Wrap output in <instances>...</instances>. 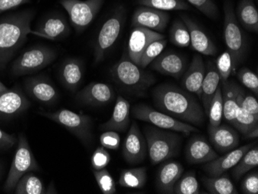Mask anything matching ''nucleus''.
<instances>
[{
  "instance_id": "nucleus-20",
  "label": "nucleus",
  "mask_w": 258,
  "mask_h": 194,
  "mask_svg": "<svg viewBox=\"0 0 258 194\" xmlns=\"http://www.w3.org/2000/svg\"><path fill=\"white\" fill-rule=\"evenodd\" d=\"M185 159L191 165L202 164L218 157L217 152L204 136H194L185 148Z\"/></svg>"
},
{
  "instance_id": "nucleus-1",
  "label": "nucleus",
  "mask_w": 258,
  "mask_h": 194,
  "mask_svg": "<svg viewBox=\"0 0 258 194\" xmlns=\"http://www.w3.org/2000/svg\"><path fill=\"white\" fill-rule=\"evenodd\" d=\"M155 107L175 119L192 125H202L205 113L198 101L182 88L170 84L158 85L152 91Z\"/></svg>"
},
{
  "instance_id": "nucleus-14",
  "label": "nucleus",
  "mask_w": 258,
  "mask_h": 194,
  "mask_svg": "<svg viewBox=\"0 0 258 194\" xmlns=\"http://www.w3.org/2000/svg\"><path fill=\"white\" fill-rule=\"evenodd\" d=\"M30 106V101L20 88L8 89L0 94V119L14 118Z\"/></svg>"
},
{
  "instance_id": "nucleus-41",
  "label": "nucleus",
  "mask_w": 258,
  "mask_h": 194,
  "mask_svg": "<svg viewBox=\"0 0 258 194\" xmlns=\"http://www.w3.org/2000/svg\"><path fill=\"white\" fill-rule=\"evenodd\" d=\"M167 45V40L166 38L159 39L154 40L149 43L141 56L139 67L142 68H146L149 66L159 55L162 53L164 49L166 48Z\"/></svg>"
},
{
  "instance_id": "nucleus-17",
  "label": "nucleus",
  "mask_w": 258,
  "mask_h": 194,
  "mask_svg": "<svg viewBox=\"0 0 258 194\" xmlns=\"http://www.w3.org/2000/svg\"><path fill=\"white\" fill-rule=\"evenodd\" d=\"M113 88L107 84L92 82L77 94L75 99L82 105L103 106L114 99Z\"/></svg>"
},
{
  "instance_id": "nucleus-30",
  "label": "nucleus",
  "mask_w": 258,
  "mask_h": 194,
  "mask_svg": "<svg viewBox=\"0 0 258 194\" xmlns=\"http://www.w3.org/2000/svg\"><path fill=\"white\" fill-rule=\"evenodd\" d=\"M147 181L146 167L133 168L121 171L118 179V184L122 187L141 189Z\"/></svg>"
},
{
  "instance_id": "nucleus-29",
  "label": "nucleus",
  "mask_w": 258,
  "mask_h": 194,
  "mask_svg": "<svg viewBox=\"0 0 258 194\" xmlns=\"http://www.w3.org/2000/svg\"><path fill=\"white\" fill-rule=\"evenodd\" d=\"M237 18L244 28L258 32V11L253 0H242L237 10Z\"/></svg>"
},
{
  "instance_id": "nucleus-12",
  "label": "nucleus",
  "mask_w": 258,
  "mask_h": 194,
  "mask_svg": "<svg viewBox=\"0 0 258 194\" xmlns=\"http://www.w3.org/2000/svg\"><path fill=\"white\" fill-rule=\"evenodd\" d=\"M147 153L146 138L136 121H133L123 144V157L130 164H139L144 161Z\"/></svg>"
},
{
  "instance_id": "nucleus-31",
  "label": "nucleus",
  "mask_w": 258,
  "mask_h": 194,
  "mask_svg": "<svg viewBox=\"0 0 258 194\" xmlns=\"http://www.w3.org/2000/svg\"><path fill=\"white\" fill-rule=\"evenodd\" d=\"M206 189L213 194H237V189L227 176L202 178Z\"/></svg>"
},
{
  "instance_id": "nucleus-10",
  "label": "nucleus",
  "mask_w": 258,
  "mask_h": 194,
  "mask_svg": "<svg viewBox=\"0 0 258 194\" xmlns=\"http://www.w3.org/2000/svg\"><path fill=\"white\" fill-rule=\"evenodd\" d=\"M132 113L136 119L150 123L162 130L182 133L187 136L191 133L199 132L198 128L192 124L175 119L166 113L156 111L145 104L135 105L132 109Z\"/></svg>"
},
{
  "instance_id": "nucleus-51",
  "label": "nucleus",
  "mask_w": 258,
  "mask_h": 194,
  "mask_svg": "<svg viewBox=\"0 0 258 194\" xmlns=\"http://www.w3.org/2000/svg\"><path fill=\"white\" fill-rule=\"evenodd\" d=\"M246 137L248 139H255L258 137V127L257 128H254L253 131L250 132L249 134L246 136Z\"/></svg>"
},
{
  "instance_id": "nucleus-32",
  "label": "nucleus",
  "mask_w": 258,
  "mask_h": 194,
  "mask_svg": "<svg viewBox=\"0 0 258 194\" xmlns=\"http://www.w3.org/2000/svg\"><path fill=\"white\" fill-rule=\"evenodd\" d=\"M14 192L17 194H43L46 193V190L40 178L32 172H29L20 178L14 189Z\"/></svg>"
},
{
  "instance_id": "nucleus-28",
  "label": "nucleus",
  "mask_w": 258,
  "mask_h": 194,
  "mask_svg": "<svg viewBox=\"0 0 258 194\" xmlns=\"http://www.w3.org/2000/svg\"><path fill=\"white\" fill-rule=\"evenodd\" d=\"M220 75L217 72V67L209 62L206 69V75L201 86V98L204 105V113L207 115L210 102L215 94L220 83Z\"/></svg>"
},
{
  "instance_id": "nucleus-43",
  "label": "nucleus",
  "mask_w": 258,
  "mask_h": 194,
  "mask_svg": "<svg viewBox=\"0 0 258 194\" xmlns=\"http://www.w3.org/2000/svg\"><path fill=\"white\" fill-rule=\"evenodd\" d=\"M192 7L200 10L208 18L217 20L219 17V10L214 0H185Z\"/></svg>"
},
{
  "instance_id": "nucleus-15",
  "label": "nucleus",
  "mask_w": 258,
  "mask_h": 194,
  "mask_svg": "<svg viewBox=\"0 0 258 194\" xmlns=\"http://www.w3.org/2000/svg\"><path fill=\"white\" fill-rule=\"evenodd\" d=\"M166 38L159 32L144 27H134L127 43V55L136 64L139 66L141 56L149 43L159 39Z\"/></svg>"
},
{
  "instance_id": "nucleus-7",
  "label": "nucleus",
  "mask_w": 258,
  "mask_h": 194,
  "mask_svg": "<svg viewBox=\"0 0 258 194\" xmlns=\"http://www.w3.org/2000/svg\"><path fill=\"white\" fill-rule=\"evenodd\" d=\"M125 18V8L123 6H119L114 10L108 20L104 22L95 42L94 53L95 64L104 60L108 50L118 40L124 27Z\"/></svg>"
},
{
  "instance_id": "nucleus-47",
  "label": "nucleus",
  "mask_w": 258,
  "mask_h": 194,
  "mask_svg": "<svg viewBox=\"0 0 258 194\" xmlns=\"http://www.w3.org/2000/svg\"><path fill=\"white\" fill-rule=\"evenodd\" d=\"M100 143L105 149L116 150L119 148L121 138L117 132L106 131L100 137Z\"/></svg>"
},
{
  "instance_id": "nucleus-24",
  "label": "nucleus",
  "mask_w": 258,
  "mask_h": 194,
  "mask_svg": "<svg viewBox=\"0 0 258 194\" xmlns=\"http://www.w3.org/2000/svg\"><path fill=\"white\" fill-rule=\"evenodd\" d=\"M69 32L70 27L64 17L53 15L43 20L37 30H33V34L54 40L66 37Z\"/></svg>"
},
{
  "instance_id": "nucleus-11",
  "label": "nucleus",
  "mask_w": 258,
  "mask_h": 194,
  "mask_svg": "<svg viewBox=\"0 0 258 194\" xmlns=\"http://www.w3.org/2000/svg\"><path fill=\"white\" fill-rule=\"evenodd\" d=\"M104 0H60V4L69 15L72 26L82 33L95 20Z\"/></svg>"
},
{
  "instance_id": "nucleus-21",
  "label": "nucleus",
  "mask_w": 258,
  "mask_h": 194,
  "mask_svg": "<svg viewBox=\"0 0 258 194\" xmlns=\"http://www.w3.org/2000/svg\"><path fill=\"white\" fill-rule=\"evenodd\" d=\"M251 144L245 145L238 149L231 150L224 156L216 158L212 161L206 163L204 169L210 177L221 176L229 169L234 167L243 155L251 149Z\"/></svg>"
},
{
  "instance_id": "nucleus-33",
  "label": "nucleus",
  "mask_w": 258,
  "mask_h": 194,
  "mask_svg": "<svg viewBox=\"0 0 258 194\" xmlns=\"http://www.w3.org/2000/svg\"><path fill=\"white\" fill-rule=\"evenodd\" d=\"M223 84V116L226 121L231 124H234L235 121L236 112H237L238 105L236 102L233 89H232L231 82L228 81Z\"/></svg>"
},
{
  "instance_id": "nucleus-50",
  "label": "nucleus",
  "mask_w": 258,
  "mask_h": 194,
  "mask_svg": "<svg viewBox=\"0 0 258 194\" xmlns=\"http://www.w3.org/2000/svg\"><path fill=\"white\" fill-rule=\"evenodd\" d=\"M30 2L31 0H0V14Z\"/></svg>"
},
{
  "instance_id": "nucleus-38",
  "label": "nucleus",
  "mask_w": 258,
  "mask_h": 194,
  "mask_svg": "<svg viewBox=\"0 0 258 194\" xmlns=\"http://www.w3.org/2000/svg\"><path fill=\"white\" fill-rule=\"evenodd\" d=\"M200 184L194 172L188 173L181 176L174 186L173 194H199Z\"/></svg>"
},
{
  "instance_id": "nucleus-42",
  "label": "nucleus",
  "mask_w": 258,
  "mask_h": 194,
  "mask_svg": "<svg viewBox=\"0 0 258 194\" xmlns=\"http://www.w3.org/2000/svg\"><path fill=\"white\" fill-rule=\"evenodd\" d=\"M94 176L96 179L98 187L103 194L115 193V182L108 169L104 168L101 170H94Z\"/></svg>"
},
{
  "instance_id": "nucleus-34",
  "label": "nucleus",
  "mask_w": 258,
  "mask_h": 194,
  "mask_svg": "<svg viewBox=\"0 0 258 194\" xmlns=\"http://www.w3.org/2000/svg\"><path fill=\"white\" fill-rule=\"evenodd\" d=\"M232 89L235 98L236 102L239 108L248 111L253 116L258 118V102L255 97L247 95L241 87L237 84L231 82Z\"/></svg>"
},
{
  "instance_id": "nucleus-9",
  "label": "nucleus",
  "mask_w": 258,
  "mask_h": 194,
  "mask_svg": "<svg viewBox=\"0 0 258 194\" xmlns=\"http://www.w3.org/2000/svg\"><path fill=\"white\" fill-rule=\"evenodd\" d=\"M37 170H39L38 163L32 153L27 137L23 134L20 135L18 146L4 184V190L6 192H13L23 175Z\"/></svg>"
},
{
  "instance_id": "nucleus-46",
  "label": "nucleus",
  "mask_w": 258,
  "mask_h": 194,
  "mask_svg": "<svg viewBox=\"0 0 258 194\" xmlns=\"http://www.w3.org/2000/svg\"><path fill=\"white\" fill-rule=\"evenodd\" d=\"M111 157L105 148H97L91 156V166L95 170H101L106 168L111 162Z\"/></svg>"
},
{
  "instance_id": "nucleus-26",
  "label": "nucleus",
  "mask_w": 258,
  "mask_h": 194,
  "mask_svg": "<svg viewBox=\"0 0 258 194\" xmlns=\"http://www.w3.org/2000/svg\"><path fill=\"white\" fill-rule=\"evenodd\" d=\"M130 104L128 101L119 95L116 100L112 115L107 122L101 125L104 131L122 132L126 131L130 123Z\"/></svg>"
},
{
  "instance_id": "nucleus-49",
  "label": "nucleus",
  "mask_w": 258,
  "mask_h": 194,
  "mask_svg": "<svg viewBox=\"0 0 258 194\" xmlns=\"http://www.w3.org/2000/svg\"><path fill=\"white\" fill-rule=\"evenodd\" d=\"M17 143L14 135L8 134L0 128V151L10 150Z\"/></svg>"
},
{
  "instance_id": "nucleus-53",
  "label": "nucleus",
  "mask_w": 258,
  "mask_h": 194,
  "mask_svg": "<svg viewBox=\"0 0 258 194\" xmlns=\"http://www.w3.org/2000/svg\"><path fill=\"white\" fill-rule=\"evenodd\" d=\"M50 186V188L51 189L46 190V193H56V189H54V187H53V182H52L51 184H50V186Z\"/></svg>"
},
{
  "instance_id": "nucleus-35",
  "label": "nucleus",
  "mask_w": 258,
  "mask_h": 194,
  "mask_svg": "<svg viewBox=\"0 0 258 194\" xmlns=\"http://www.w3.org/2000/svg\"><path fill=\"white\" fill-rule=\"evenodd\" d=\"M258 165V150L257 148L250 149L247 153L243 155L237 165L233 168V176L236 180L239 179L246 174L247 172L256 168Z\"/></svg>"
},
{
  "instance_id": "nucleus-16",
  "label": "nucleus",
  "mask_w": 258,
  "mask_h": 194,
  "mask_svg": "<svg viewBox=\"0 0 258 194\" xmlns=\"http://www.w3.org/2000/svg\"><path fill=\"white\" fill-rule=\"evenodd\" d=\"M26 93L35 101L45 105L54 103L58 92L50 80L46 77H30L24 81Z\"/></svg>"
},
{
  "instance_id": "nucleus-4",
  "label": "nucleus",
  "mask_w": 258,
  "mask_h": 194,
  "mask_svg": "<svg viewBox=\"0 0 258 194\" xmlns=\"http://www.w3.org/2000/svg\"><path fill=\"white\" fill-rule=\"evenodd\" d=\"M144 133L149 159L153 166L179 153L181 139L176 133L152 126L146 127Z\"/></svg>"
},
{
  "instance_id": "nucleus-19",
  "label": "nucleus",
  "mask_w": 258,
  "mask_h": 194,
  "mask_svg": "<svg viewBox=\"0 0 258 194\" xmlns=\"http://www.w3.org/2000/svg\"><path fill=\"white\" fill-rule=\"evenodd\" d=\"M150 64L151 68L159 73L179 79L185 72L187 62L180 54L166 52L159 55Z\"/></svg>"
},
{
  "instance_id": "nucleus-27",
  "label": "nucleus",
  "mask_w": 258,
  "mask_h": 194,
  "mask_svg": "<svg viewBox=\"0 0 258 194\" xmlns=\"http://www.w3.org/2000/svg\"><path fill=\"white\" fill-rule=\"evenodd\" d=\"M84 77V64L78 58H68L60 68V78L69 91H75L81 85Z\"/></svg>"
},
{
  "instance_id": "nucleus-37",
  "label": "nucleus",
  "mask_w": 258,
  "mask_h": 194,
  "mask_svg": "<svg viewBox=\"0 0 258 194\" xmlns=\"http://www.w3.org/2000/svg\"><path fill=\"white\" fill-rule=\"evenodd\" d=\"M233 126L235 127L243 136L253 131L258 127V118L253 116L248 111H245L243 108H237L236 112L235 121Z\"/></svg>"
},
{
  "instance_id": "nucleus-44",
  "label": "nucleus",
  "mask_w": 258,
  "mask_h": 194,
  "mask_svg": "<svg viewBox=\"0 0 258 194\" xmlns=\"http://www.w3.org/2000/svg\"><path fill=\"white\" fill-rule=\"evenodd\" d=\"M239 81L250 89L256 96L258 95V78L256 74L247 68L239 69L237 73Z\"/></svg>"
},
{
  "instance_id": "nucleus-45",
  "label": "nucleus",
  "mask_w": 258,
  "mask_h": 194,
  "mask_svg": "<svg viewBox=\"0 0 258 194\" xmlns=\"http://www.w3.org/2000/svg\"><path fill=\"white\" fill-rule=\"evenodd\" d=\"M217 72L220 75V79L222 83L227 82L229 77L233 72L231 56L228 51L222 53L217 60Z\"/></svg>"
},
{
  "instance_id": "nucleus-40",
  "label": "nucleus",
  "mask_w": 258,
  "mask_h": 194,
  "mask_svg": "<svg viewBox=\"0 0 258 194\" xmlns=\"http://www.w3.org/2000/svg\"><path fill=\"white\" fill-rule=\"evenodd\" d=\"M207 116L210 121L209 127H217L221 124L223 118V95L220 87L217 88L211 100Z\"/></svg>"
},
{
  "instance_id": "nucleus-5",
  "label": "nucleus",
  "mask_w": 258,
  "mask_h": 194,
  "mask_svg": "<svg viewBox=\"0 0 258 194\" xmlns=\"http://www.w3.org/2000/svg\"><path fill=\"white\" fill-rule=\"evenodd\" d=\"M224 40L227 51L231 56L233 72L243 61L247 51V40L236 18L235 12L230 0L224 4Z\"/></svg>"
},
{
  "instance_id": "nucleus-39",
  "label": "nucleus",
  "mask_w": 258,
  "mask_h": 194,
  "mask_svg": "<svg viewBox=\"0 0 258 194\" xmlns=\"http://www.w3.org/2000/svg\"><path fill=\"white\" fill-rule=\"evenodd\" d=\"M170 41L179 47H187L190 45L189 30L182 20H176L170 29Z\"/></svg>"
},
{
  "instance_id": "nucleus-54",
  "label": "nucleus",
  "mask_w": 258,
  "mask_h": 194,
  "mask_svg": "<svg viewBox=\"0 0 258 194\" xmlns=\"http://www.w3.org/2000/svg\"><path fill=\"white\" fill-rule=\"evenodd\" d=\"M1 169H2V168H1V165H0V174H1Z\"/></svg>"
},
{
  "instance_id": "nucleus-6",
  "label": "nucleus",
  "mask_w": 258,
  "mask_h": 194,
  "mask_svg": "<svg viewBox=\"0 0 258 194\" xmlns=\"http://www.w3.org/2000/svg\"><path fill=\"white\" fill-rule=\"evenodd\" d=\"M39 114L64 127L85 146H90L92 143L93 121L88 115L68 109H60L53 112L39 111Z\"/></svg>"
},
{
  "instance_id": "nucleus-2",
  "label": "nucleus",
  "mask_w": 258,
  "mask_h": 194,
  "mask_svg": "<svg viewBox=\"0 0 258 194\" xmlns=\"http://www.w3.org/2000/svg\"><path fill=\"white\" fill-rule=\"evenodd\" d=\"M33 10H22L0 19V71L4 70L20 47L33 34Z\"/></svg>"
},
{
  "instance_id": "nucleus-25",
  "label": "nucleus",
  "mask_w": 258,
  "mask_h": 194,
  "mask_svg": "<svg viewBox=\"0 0 258 194\" xmlns=\"http://www.w3.org/2000/svg\"><path fill=\"white\" fill-rule=\"evenodd\" d=\"M206 75V67L200 55H194L188 70L184 75L182 86L189 93H194L201 98V86Z\"/></svg>"
},
{
  "instance_id": "nucleus-22",
  "label": "nucleus",
  "mask_w": 258,
  "mask_h": 194,
  "mask_svg": "<svg viewBox=\"0 0 258 194\" xmlns=\"http://www.w3.org/2000/svg\"><path fill=\"white\" fill-rule=\"evenodd\" d=\"M181 20L189 30L190 44L192 48L201 54L215 56L217 53V47L207 33L187 16H181Z\"/></svg>"
},
{
  "instance_id": "nucleus-36",
  "label": "nucleus",
  "mask_w": 258,
  "mask_h": 194,
  "mask_svg": "<svg viewBox=\"0 0 258 194\" xmlns=\"http://www.w3.org/2000/svg\"><path fill=\"white\" fill-rule=\"evenodd\" d=\"M138 4L144 7H152L162 11L188 10L190 9L185 0H137Z\"/></svg>"
},
{
  "instance_id": "nucleus-8",
  "label": "nucleus",
  "mask_w": 258,
  "mask_h": 194,
  "mask_svg": "<svg viewBox=\"0 0 258 194\" xmlns=\"http://www.w3.org/2000/svg\"><path fill=\"white\" fill-rule=\"evenodd\" d=\"M56 59V52L50 47L35 46L16 58L11 65V74L15 77L32 75L41 71Z\"/></svg>"
},
{
  "instance_id": "nucleus-3",
  "label": "nucleus",
  "mask_w": 258,
  "mask_h": 194,
  "mask_svg": "<svg viewBox=\"0 0 258 194\" xmlns=\"http://www.w3.org/2000/svg\"><path fill=\"white\" fill-rule=\"evenodd\" d=\"M110 73L113 81L121 89L133 95H143L156 83V78L136 64L129 58L127 51L114 63Z\"/></svg>"
},
{
  "instance_id": "nucleus-52",
  "label": "nucleus",
  "mask_w": 258,
  "mask_h": 194,
  "mask_svg": "<svg viewBox=\"0 0 258 194\" xmlns=\"http://www.w3.org/2000/svg\"><path fill=\"white\" fill-rule=\"evenodd\" d=\"M9 88L7 86L4 85L1 81H0V94L4 93V91H7Z\"/></svg>"
},
{
  "instance_id": "nucleus-48",
  "label": "nucleus",
  "mask_w": 258,
  "mask_h": 194,
  "mask_svg": "<svg viewBox=\"0 0 258 194\" xmlns=\"http://www.w3.org/2000/svg\"><path fill=\"white\" fill-rule=\"evenodd\" d=\"M241 189L245 194L258 193V174L256 172L250 173L243 179Z\"/></svg>"
},
{
  "instance_id": "nucleus-18",
  "label": "nucleus",
  "mask_w": 258,
  "mask_h": 194,
  "mask_svg": "<svg viewBox=\"0 0 258 194\" xmlns=\"http://www.w3.org/2000/svg\"><path fill=\"white\" fill-rule=\"evenodd\" d=\"M184 168L175 160H166L158 170L156 187L159 193L172 194L174 186L183 173Z\"/></svg>"
},
{
  "instance_id": "nucleus-13",
  "label": "nucleus",
  "mask_w": 258,
  "mask_h": 194,
  "mask_svg": "<svg viewBox=\"0 0 258 194\" xmlns=\"http://www.w3.org/2000/svg\"><path fill=\"white\" fill-rule=\"evenodd\" d=\"M169 20V15L165 11L140 6L133 14L132 26L162 32L166 29Z\"/></svg>"
},
{
  "instance_id": "nucleus-23",
  "label": "nucleus",
  "mask_w": 258,
  "mask_h": 194,
  "mask_svg": "<svg viewBox=\"0 0 258 194\" xmlns=\"http://www.w3.org/2000/svg\"><path fill=\"white\" fill-rule=\"evenodd\" d=\"M208 130L210 141L220 153L231 151L238 146V134L229 125L220 124L217 127H209Z\"/></svg>"
}]
</instances>
